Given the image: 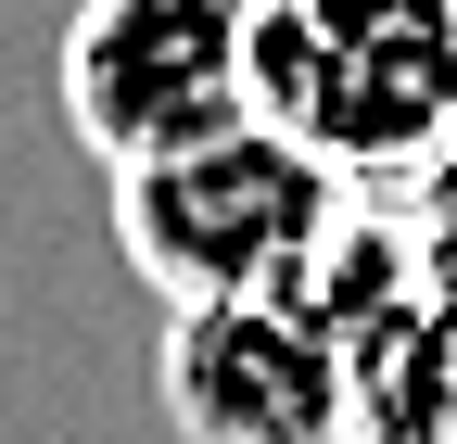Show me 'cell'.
Wrapping results in <instances>:
<instances>
[{
  "mask_svg": "<svg viewBox=\"0 0 457 444\" xmlns=\"http://www.w3.org/2000/svg\"><path fill=\"white\" fill-rule=\"evenodd\" d=\"M254 115L343 178H420L457 140V0H254Z\"/></svg>",
  "mask_w": 457,
  "mask_h": 444,
  "instance_id": "cell-1",
  "label": "cell"
},
{
  "mask_svg": "<svg viewBox=\"0 0 457 444\" xmlns=\"http://www.w3.org/2000/svg\"><path fill=\"white\" fill-rule=\"evenodd\" d=\"M343 203H356L343 165H318L293 127L242 115L165 165H128L114 178V242L165 305H242V292H305Z\"/></svg>",
  "mask_w": 457,
  "mask_h": 444,
  "instance_id": "cell-2",
  "label": "cell"
},
{
  "mask_svg": "<svg viewBox=\"0 0 457 444\" xmlns=\"http://www.w3.org/2000/svg\"><path fill=\"white\" fill-rule=\"evenodd\" d=\"M254 115V0H77L64 127L128 178Z\"/></svg>",
  "mask_w": 457,
  "mask_h": 444,
  "instance_id": "cell-3",
  "label": "cell"
},
{
  "mask_svg": "<svg viewBox=\"0 0 457 444\" xmlns=\"http://www.w3.org/2000/svg\"><path fill=\"white\" fill-rule=\"evenodd\" d=\"M165 419L191 444H343L356 356L305 292L179 305L165 317Z\"/></svg>",
  "mask_w": 457,
  "mask_h": 444,
  "instance_id": "cell-4",
  "label": "cell"
},
{
  "mask_svg": "<svg viewBox=\"0 0 457 444\" xmlns=\"http://www.w3.org/2000/svg\"><path fill=\"white\" fill-rule=\"evenodd\" d=\"M356 419L343 444H457V292L420 280L407 305H381L356 343Z\"/></svg>",
  "mask_w": 457,
  "mask_h": 444,
  "instance_id": "cell-5",
  "label": "cell"
},
{
  "mask_svg": "<svg viewBox=\"0 0 457 444\" xmlns=\"http://www.w3.org/2000/svg\"><path fill=\"white\" fill-rule=\"evenodd\" d=\"M394 191H407V203H394V216H407V242H420V267H432V280L457 292V140L420 165V178H394Z\"/></svg>",
  "mask_w": 457,
  "mask_h": 444,
  "instance_id": "cell-6",
  "label": "cell"
}]
</instances>
